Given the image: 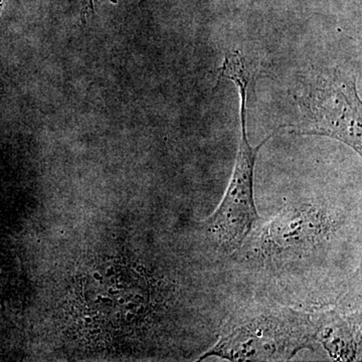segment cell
I'll use <instances>...</instances> for the list:
<instances>
[{
  "label": "cell",
  "instance_id": "cell-1",
  "mask_svg": "<svg viewBox=\"0 0 362 362\" xmlns=\"http://www.w3.org/2000/svg\"><path fill=\"white\" fill-rule=\"evenodd\" d=\"M218 71V83L226 78L239 90L240 138L228 189L216 213L206 221V226L209 235L225 251L232 252L242 246L259 220L254 199L255 166L259 149L273 135L268 136L258 146H252L249 141L247 102L251 74L242 52L226 51Z\"/></svg>",
  "mask_w": 362,
  "mask_h": 362
},
{
  "label": "cell",
  "instance_id": "cell-13",
  "mask_svg": "<svg viewBox=\"0 0 362 362\" xmlns=\"http://www.w3.org/2000/svg\"><path fill=\"white\" fill-rule=\"evenodd\" d=\"M122 288H123V285L122 284L116 285V289L117 290H121V289H122Z\"/></svg>",
  "mask_w": 362,
  "mask_h": 362
},
{
  "label": "cell",
  "instance_id": "cell-3",
  "mask_svg": "<svg viewBox=\"0 0 362 362\" xmlns=\"http://www.w3.org/2000/svg\"><path fill=\"white\" fill-rule=\"evenodd\" d=\"M294 98L304 117L298 125H290L293 134L339 140L361 156V102L354 81L334 71Z\"/></svg>",
  "mask_w": 362,
  "mask_h": 362
},
{
  "label": "cell",
  "instance_id": "cell-15",
  "mask_svg": "<svg viewBox=\"0 0 362 362\" xmlns=\"http://www.w3.org/2000/svg\"><path fill=\"white\" fill-rule=\"evenodd\" d=\"M115 316H116L117 319H120V317H121L120 312H117V313L115 314Z\"/></svg>",
  "mask_w": 362,
  "mask_h": 362
},
{
  "label": "cell",
  "instance_id": "cell-2",
  "mask_svg": "<svg viewBox=\"0 0 362 362\" xmlns=\"http://www.w3.org/2000/svg\"><path fill=\"white\" fill-rule=\"evenodd\" d=\"M315 340L309 317L286 309H267L243 319L199 361L209 356L230 361H289L300 350L313 349Z\"/></svg>",
  "mask_w": 362,
  "mask_h": 362
},
{
  "label": "cell",
  "instance_id": "cell-10",
  "mask_svg": "<svg viewBox=\"0 0 362 362\" xmlns=\"http://www.w3.org/2000/svg\"><path fill=\"white\" fill-rule=\"evenodd\" d=\"M118 303L120 305H124L126 303V300L124 299V298H120V299L118 300Z\"/></svg>",
  "mask_w": 362,
  "mask_h": 362
},
{
  "label": "cell",
  "instance_id": "cell-17",
  "mask_svg": "<svg viewBox=\"0 0 362 362\" xmlns=\"http://www.w3.org/2000/svg\"><path fill=\"white\" fill-rule=\"evenodd\" d=\"M2 273V270H1V268H0V274Z\"/></svg>",
  "mask_w": 362,
  "mask_h": 362
},
{
  "label": "cell",
  "instance_id": "cell-8",
  "mask_svg": "<svg viewBox=\"0 0 362 362\" xmlns=\"http://www.w3.org/2000/svg\"><path fill=\"white\" fill-rule=\"evenodd\" d=\"M6 0H0V16H1L2 9H4V4H6Z\"/></svg>",
  "mask_w": 362,
  "mask_h": 362
},
{
  "label": "cell",
  "instance_id": "cell-4",
  "mask_svg": "<svg viewBox=\"0 0 362 362\" xmlns=\"http://www.w3.org/2000/svg\"><path fill=\"white\" fill-rule=\"evenodd\" d=\"M315 337L323 343L324 347L339 358L349 359L352 352L356 349L357 339L356 330L351 326L343 322L337 316H324L319 322L314 323Z\"/></svg>",
  "mask_w": 362,
  "mask_h": 362
},
{
  "label": "cell",
  "instance_id": "cell-5",
  "mask_svg": "<svg viewBox=\"0 0 362 362\" xmlns=\"http://www.w3.org/2000/svg\"><path fill=\"white\" fill-rule=\"evenodd\" d=\"M94 13V6H93V0H84V6L82 8V20L85 21L86 16L88 13Z\"/></svg>",
  "mask_w": 362,
  "mask_h": 362
},
{
  "label": "cell",
  "instance_id": "cell-12",
  "mask_svg": "<svg viewBox=\"0 0 362 362\" xmlns=\"http://www.w3.org/2000/svg\"><path fill=\"white\" fill-rule=\"evenodd\" d=\"M137 309H138V311L140 310V312H143V311H144V306H143V305H140V306L137 307Z\"/></svg>",
  "mask_w": 362,
  "mask_h": 362
},
{
  "label": "cell",
  "instance_id": "cell-16",
  "mask_svg": "<svg viewBox=\"0 0 362 362\" xmlns=\"http://www.w3.org/2000/svg\"><path fill=\"white\" fill-rule=\"evenodd\" d=\"M97 299H98V300H97V301H101V300H102V299H103V297H102V296H98V297H97Z\"/></svg>",
  "mask_w": 362,
  "mask_h": 362
},
{
  "label": "cell",
  "instance_id": "cell-7",
  "mask_svg": "<svg viewBox=\"0 0 362 362\" xmlns=\"http://www.w3.org/2000/svg\"><path fill=\"white\" fill-rule=\"evenodd\" d=\"M135 315L133 313H131V312H128L127 314H126V320L130 321L131 319L134 318Z\"/></svg>",
  "mask_w": 362,
  "mask_h": 362
},
{
  "label": "cell",
  "instance_id": "cell-6",
  "mask_svg": "<svg viewBox=\"0 0 362 362\" xmlns=\"http://www.w3.org/2000/svg\"><path fill=\"white\" fill-rule=\"evenodd\" d=\"M93 277H94L95 280L98 281V282H99V281L103 280V277H102V276L100 275L98 272H95V273L93 274Z\"/></svg>",
  "mask_w": 362,
  "mask_h": 362
},
{
  "label": "cell",
  "instance_id": "cell-11",
  "mask_svg": "<svg viewBox=\"0 0 362 362\" xmlns=\"http://www.w3.org/2000/svg\"><path fill=\"white\" fill-rule=\"evenodd\" d=\"M134 306H135L134 304L129 303V304L127 305V306H126V308H127V309H132V308H134Z\"/></svg>",
  "mask_w": 362,
  "mask_h": 362
},
{
  "label": "cell",
  "instance_id": "cell-14",
  "mask_svg": "<svg viewBox=\"0 0 362 362\" xmlns=\"http://www.w3.org/2000/svg\"><path fill=\"white\" fill-rule=\"evenodd\" d=\"M136 271H137V272H142L143 271V267L142 266H138L137 268H136Z\"/></svg>",
  "mask_w": 362,
  "mask_h": 362
},
{
  "label": "cell",
  "instance_id": "cell-9",
  "mask_svg": "<svg viewBox=\"0 0 362 362\" xmlns=\"http://www.w3.org/2000/svg\"><path fill=\"white\" fill-rule=\"evenodd\" d=\"M85 322L90 324L92 323V318L90 316H86L84 318Z\"/></svg>",
  "mask_w": 362,
  "mask_h": 362
}]
</instances>
